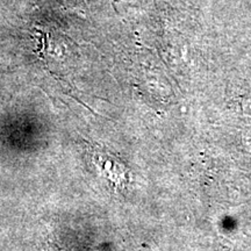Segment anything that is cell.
Wrapping results in <instances>:
<instances>
[{
	"instance_id": "6da1fadb",
	"label": "cell",
	"mask_w": 251,
	"mask_h": 251,
	"mask_svg": "<svg viewBox=\"0 0 251 251\" xmlns=\"http://www.w3.org/2000/svg\"><path fill=\"white\" fill-rule=\"evenodd\" d=\"M91 156L102 177L107 178L109 183L117 186H126L128 183L127 170L120 162H118V159L113 158L111 155L101 150H92Z\"/></svg>"
}]
</instances>
